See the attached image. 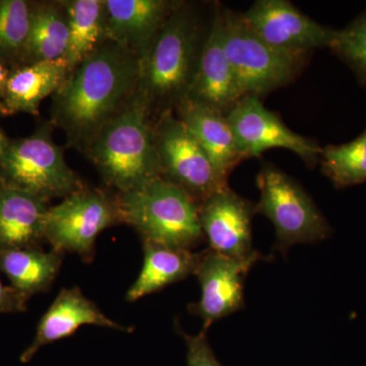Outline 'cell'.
Segmentation results:
<instances>
[{"mask_svg": "<svg viewBox=\"0 0 366 366\" xmlns=\"http://www.w3.org/2000/svg\"><path fill=\"white\" fill-rule=\"evenodd\" d=\"M117 199L122 224L134 228L143 242L194 250L204 240L199 203L162 178L142 189L118 192Z\"/></svg>", "mask_w": 366, "mask_h": 366, "instance_id": "obj_4", "label": "cell"}, {"mask_svg": "<svg viewBox=\"0 0 366 366\" xmlns=\"http://www.w3.org/2000/svg\"><path fill=\"white\" fill-rule=\"evenodd\" d=\"M209 20L194 4L180 1L166 21L150 53L141 64L139 90L152 114H160L187 95L208 35Z\"/></svg>", "mask_w": 366, "mask_h": 366, "instance_id": "obj_2", "label": "cell"}, {"mask_svg": "<svg viewBox=\"0 0 366 366\" xmlns=\"http://www.w3.org/2000/svg\"><path fill=\"white\" fill-rule=\"evenodd\" d=\"M152 118L148 100L137 88L86 151L103 182L117 194L142 189L161 178Z\"/></svg>", "mask_w": 366, "mask_h": 366, "instance_id": "obj_3", "label": "cell"}, {"mask_svg": "<svg viewBox=\"0 0 366 366\" xmlns=\"http://www.w3.org/2000/svg\"><path fill=\"white\" fill-rule=\"evenodd\" d=\"M330 49L352 69L361 85L366 86V11L346 28L337 31Z\"/></svg>", "mask_w": 366, "mask_h": 366, "instance_id": "obj_26", "label": "cell"}, {"mask_svg": "<svg viewBox=\"0 0 366 366\" xmlns=\"http://www.w3.org/2000/svg\"><path fill=\"white\" fill-rule=\"evenodd\" d=\"M9 71H11V69L0 59V112H1L2 95H4V86H6Z\"/></svg>", "mask_w": 366, "mask_h": 366, "instance_id": "obj_29", "label": "cell"}, {"mask_svg": "<svg viewBox=\"0 0 366 366\" xmlns=\"http://www.w3.org/2000/svg\"><path fill=\"white\" fill-rule=\"evenodd\" d=\"M69 76L64 60L36 62L14 67L7 76L1 99V114L39 115L41 103L54 95Z\"/></svg>", "mask_w": 366, "mask_h": 366, "instance_id": "obj_19", "label": "cell"}, {"mask_svg": "<svg viewBox=\"0 0 366 366\" xmlns=\"http://www.w3.org/2000/svg\"><path fill=\"white\" fill-rule=\"evenodd\" d=\"M223 20L226 53L242 97H264L300 76L310 54L272 47L247 25L242 13L224 6Z\"/></svg>", "mask_w": 366, "mask_h": 366, "instance_id": "obj_6", "label": "cell"}, {"mask_svg": "<svg viewBox=\"0 0 366 366\" xmlns=\"http://www.w3.org/2000/svg\"><path fill=\"white\" fill-rule=\"evenodd\" d=\"M154 134L163 180L179 187L199 204L229 187L228 180L173 110L157 115Z\"/></svg>", "mask_w": 366, "mask_h": 366, "instance_id": "obj_9", "label": "cell"}, {"mask_svg": "<svg viewBox=\"0 0 366 366\" xmlns=\"http://www.w3.org/2000/svg\"><path fill=\"white\" fill-rule=\"evenodd\" d=\"M28 301L26 296L11 285H4L0 279V315L26 312Z\"/></svg>", "mask_w": 366, "mask_h": 366, "instance_id": "obj_28", "label": "cell"}, {"mask_svg": "<svg viewBox=\"0 0 366 366\" xmlns=\"http://www.w3.org/2000/svg\"><path fill=\"white\" fill-rule=\"evenodd\" d=\"M86 325L127 333L134 330L110 320L79 287L62 288L41 317L32 343L21 354V362L28 363L43 347L69 338Z\"/></svg>", "mask_w": 366, "mask_h": 366, "instance_id": "obj_16", "label": "cell"}, {"mask_svg": "<svg viewBox=\"0 0 366 366\" xmlns=\"http://www.w3.org/2000/svg\"><path fill=\"white\" fill-rule=\"evenodd\" d=\"M64 254L55 249L46 252L43 247L2 250L0 252V273L6 274L9 285L26 296L47 292L56 279Z\"/></svg>", "mask_w": 366, "mask_h": 366, "instance_id": "obj_21", "label": "cell"}, {"mask_svg": "<svg viewBox=\"0 0 366 366\" xmlns=\"http://www.w3.org/2000/svg\"><path fill=\"white\" fill-rule=\"evenodd\" d=\"M175 326L187 344V366H222L209 345L207 331L202 330L199 334L192 336L184 333L177 322Z\"/></svg>", "mask_w": 366, "mask_h": 366, "instance_id": "obj_27", "label": "cell"}, {"mask_svg": "<svg viewBox=\"0 0 366 366\" xmlns=\"http://www.w3.org/2000/svg\"><path fill=\"white\" fill-rule=\"evenodd\" d=\"M184 98L211 106L225 114L242 98L226 53L223 6L219 2L213 4L208 35Z\"/></svg>", "mask_w": 366, "mask_h": 366, "instance_id": "obj_14", "label": "cell"}, {"mask_svg": "<svg viewBox=\"0 0 366 366\" xmlns=\"http://www.w3.org/2000/svg\"><path fill=\"white\" fill-rule=\"evenodd\" d=\"M52 127L46 122L31 136L11 139L0 163V187L21 190L47 203L86 187L53 141Z\"/></svg>", "mask_w": 366, "mask_h": 366, "instance_id": "obj_5", "label": "cell"}, {"mask_svg": "<svg viewBox=\"0 0 366 366\" xmlns=\"http://www.w3.org/2000/svg\"><path fill=\"white\" fill-rule=\"evenodd\" d=\"M173 112L203 147L225 179L244 161L225 113L211 106L182 99Z\"/></svg>", "mask_w": 366, "mask_h": 366, "instance_id": "obj_17", "label": "cell"}, {"mask_svg": "<svg viewBox=\"0 0 366 366\" xmlns=\"http://www.w3.org/2000/svg\"><path fill=\"white\" fill-rule=\"evenodd\" d=\"M69 21L62 1L32 2L30 35L24 64L64 59Z\"/></svg>", "mask_w": 366, "mask_h": 366, "instance_id": "obj_22", "label": "cell"}, {"mask_svg": "<svg viewBox=\"0 0 366 366\" xmlns=\"http://www.w3.org/2000/svg\"><path fill=\"white\" fill-rule=\"evenodd\" d=\"M9 143H11V139L0 129V163H1L2 157H4Z\"/></svg>", "mask_w": 366, "mask_h": 366, "instance_id": "obj_30", "label": "cell"}, {"mask_svg": "<svg viewBox=\"0 0 366 366\" xmlns=\"http://www.w3.org/2000/svg\"><path fill=\"white\" fill-rule=\"evenodd\" d=\"M122 223L117 194L86 185L50 206L45 240L52 249L78 254L89 264L95 257L100 233Z\"/></svg>", "mask_w": 366, "mask_h": 366, "instance_id": "obj_8", "label": "cell"}, {"mask_svg": "<svg viewBox=\"0 0 366 366\" xmlns=\"http://www.w3.org/2000/svg\"><path fill=\"white\" fill-rule=\"evenodd\" d=\"M257 185L259 201L255 204V214L273 223L274 249L285 254L293 245L324 242L333 233L307 190L274 164H262Z\"/></svg>", "mask_w": 366, "mask_h": 366, "instance_id": "obj_7", "label": "cell"}, {"mask_svg": "<svg viewBox=\"0 0 366 366\" xmlns=\"http://www.w3.org/2000/svg\"><path fill=\"white\" fill-rule=\"evenodd\" d=\"M49 209L38 197L0 187V252L43 247Z\"/></svg>", "mask_w": 366, "mask_h": 366, "instance_id": "obj_18", "label": "cell"}, {"mask_svg": "<svg viewBox=\"0 0 366 366\" xmlns=\"http://www.w3.org/2000/svg\"><path fill=\"white\" fill-rule=\"evenodd\" d=\"M69 21V42L64 61L69 72L105 41V9L103 0L62 1Z\"/></svg>", "mask_w": 366, "mask_h": 366, "instance_id": "obj_23", "label": "cell"}, {"mask_svg": "<svg viewBox=\"0 0 366 366\" xmlns=\"http://www.w3.org/2000/svg\"><path fill=\"white\" fill-rule=\"evenodd\" d=\"M32 2L0 0V59L9 69L23 66L30 35Z\"/></svg>", "mask_w": 366, "mask_h": 366, "instance_id": "obj_25", "label": "cell"}, {"mask_svg": "<svg viewBox=\"0 0 366 366\" xmlns=\"http://www.w3.org/2000/svg\"><path fill=\"white\" fill-rule=\"evenodd\" d=\"M255 204L227 187L199 204V218L209 249L234 259L254 254L252 221Z\"/></svg>", "mask_w": 366, "mask_h": 366, "instance_id": "obj_13", "label": "cell"}, {"mask_svg": "<svg viewBox=\"0 0 366 366\" xmlns=\"http://www.w3.org/2000/svg\"><path fill=\"white\" fill-rule=\"evenodd\" d=\"M226 117L244 160L259 157L271 149L283 148L295 153L308 168L320 163L322 148L319 143L291 131L257 96L240 99Z\"/></svg>", "mask_w": 366, "mask_h": 366, "instance_id": "obj_10", "label": "cell"}, {"mask_svg": "<svg viewBox=\"0 0 366 366\" xmlns=\"http://www.w3.org/2000/svg\"><path fill=\"white\" fill-rule=\"evenodd\" d=\"M255 252L245 259H234L207 249L201 252L196 269L201 286V297L190 303L189 312L203 320V330L217 320L239 312L244 307V282L250 269L262 259Z\"/></svg>", "mask_w": 366, "mask_h": 366, "instance_id": "obj_11", "label": "cell"}, {"mask_svg": "<svg viewBox=\"0 0 366 366\" xmlns=\"http://www.w3.org/2000/svg\"><path fill=\"white\" fill-rule=\"evenodd\" d=\"M177 0H103L105 41H112L136 54L148 56Z\"/></svg>", "mask_w": 366, "mask_h": 366, "instance_id": "obj_15", "label": "cell"}, {"mask_svg": "<svg viewBox=\"0 0 366 366\" xmlns=\"http://www.w3.org/2000/svg\"><path fill=\"white\" fill-rule=\"evenodd\" d=\"M247 25L262 40L282 51L310 54L333 44L337 31L301 13L288 0H257L245 13Z\"/></svg>", "mask_w": 366, "mask_h": 366, "instance_id": "obj_12", "label": "cell"}, {"mask_svg": "<svg viewBox=\"0 0 366 366\" xmlns=\"http://www.w3.org/2000/svg\"><path fill=\"white\" fill-rule=\"evenodd\" d=\"M143 268L125 295L129 302H134L189 278L196 273L201 257V252L173 249L148 242H143Z\"/></svg>", "mask_w": 366, "mask_h": 366, "instance_id": "obj_20", "label": "cell"}, {"mask_svg": "<svg viewBox=\"0 0 366 366\" xmlns=\"http://www.w3.org/2000/svg\"><path fill=\"white\" fill-rule=\"evenodd\" d=\"M141 60L127 48L104 41L84 59L53 95L51 122L67 144L86 153L139 88Z\"/></svg>", "mask_w": 366, "mask_h": 366, "instance_id": "obj_1", "label": "cell"}, {"mask_svg": "<svg viewBox=\"0 0 366 366\" xmlns=\"http://www.w3.org/2000/svg\"><path fill=\"white\" fill-rule=\"evenodd\" d=\"M320 164L322 174L336 189L366 183V127L349 143L322 148Z\"/></svg>", "mask_w": 366, "mask_h": 366, "instance_id": "obj_24", "label": "cell"}]
</instances>
